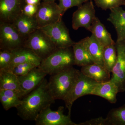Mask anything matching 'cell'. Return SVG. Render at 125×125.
Instances as JSON below:
<instances>
[{"mask_svg":"<svg viewBox=\"0 0 125 125\" xmlns=\"http://www.w3.org/2000/svg\"><path fill=\"white\" fill-rule=\"evenodd\" d=\"M47 84L45 78L38 87L23 98L20 105L16 108L18 115L23 120L36 121L43 109L55 103Z\"/></svg>","mask_w":125,"mask_h":125,"instance_id":"6da1fadb","label":"cell"},{"mask_svg":"<svg viewBox=\"0 0 125 125\" xmlns=\"http://www.w3.org/2000/svg\"><path fill=\"white\" fill-rule=\"evenodd\" d=\"M80 71L71 66L51 75L48 81L49 92L55 100L64 101L72 89Z\"/></svg>","mask_w":125,"mask_h":125,"instance_id":"7a4b0ae2","label":"cell"},{"mask_svg":"<svg viewBox=\"0 0 125 125\" xmlns=\"http://www.w3.org/2000/svg\"><path fill=\"white\" fill-rule=\"evenodd\" d=\"M75 65L72 47L57 48L48 57L42 61L38 66L50 75Z\"/></svg>","mask_w":125,"mask_h":125,"instance_id":"3957f363","label":"cell"},{"mask_svg":"<svg viewBox=\"0 0 125 125\" xmlns=\"http://www.w3.org/2000/svg\"><path fill=\"white\" fill-rule=\"evenodd\" d=\"M23 46L31 49L42 60L48 57L57 49L50 38L40 28L25 39Z\"/></svg>","mask_w":125,"mask_h":125,"instance_id":"277c9868","label":"cell"},{"mask_svg":"<svg viewBox=\"0 0 125 125\" xmlns=\"http://www.w3.org/2000/svg\"><path fill=\"white\" fill-rule=\"evenodd\" d=\"M98 83L85 76L80 71L71 90L64 100L66 107L69 111L68 114H71L72 107L75 101L81 97L91 94Z\"/></svg>","mask_w":125,"mask_h":125,"instance_id":"5b68a950","label":"cell"},{"mask_svg":"<svg viewBox=\"0 0 125 125\" xmlns=\"http://www.w3.org/2000/svg\"><path fill=\"white\" fill-rule=\"evenodd\" d=\"M64 14L55 1H43L38 6L34 18L40 28L62 20Z\"/></svg>","mask_w":125,"mask_h":125,"instance_id":"8992f818","label":"cell"},{"mask_svg":"<svg viewBox=\"0 0 125 125\" xmlns=\"http://www.w3.org/2000/svg\"><path fill=\"white\" fill-rule=\"evenodd\" d=\"M24 38L12 23L0 22V49L13 51L23 46Z\"/></svg>","mask_w":125,"mask_h":125,"instance_id":"52a82bcc","label":"cell"},{"mask_svg":"<svg viewBox=\"0 0 125 125\" xmlns=\"http://www.w3.org/2000/svg\"><path fill=\"white\" fill-rule=\"evenodd\" d=\"M40 28L50 38L57 48L70 47L74 43L62 20Z\"/></svg>","mask_w":125,"mask_h":125,"instance_id":"ba28073f","label":"cell"},{"mask_svg":"<svg viewBox=\"0 0 125 125\" xmlns=\"http://www.w3.org/2000/svg\"><path fill=\"white\" fill-rule=\"evenodd\" d=\"M51 106L43 109L35 121L36 125H78L72 121L71 114H64V107H58L56 111H52Z\"/></svg>","mask_w":125,"mask_h":125,"instance_id":"9c48e42d","label":"cell"},{"mask_svg":"<svg viewBox=\"0 0 125 125\" xmlns=\"http://www.w3.org/2000/svg\"><path fill=\"white\" fill-rule=\"evenodd\" d=\"M96 11L92 0H89L78 7L74 12L72 19V27L74 30L81 27L90 30L96 18Z\"/></svg>","mask_w":125,"mask_h":125,"instance_id":"30bf717a","label":"cell"},{"mask_svg":"<svg viewBox=\"0 0 125 125\" xmlns=\"http://www.w3.org/2000/svg\"><path fill=\"white\" fill-rule=\"evenodd\" d=\"M117 59L111 80L118 88L119 93L125 92V39L115 42Z\"/></svg>","mask_w":125,"mask_h":125,"instance_id":"8fae6325","label":"cell"},{"mask_svg":"<svg viewBox=\"0 0 125 125\" xmlns=\"http://www.w3.org/2000/svg\"><path fill=\"white\" fill-rule=\"evenodd\" d=\"M25 4V0H0V22L12 23Z\"/></svg>","mask_w":125,"mask_h":125,"instance_id":"7c38bea8","label":"cell"},{"mask_svg":"<svg viewBox=\"0 0 125 125\" xmlns=\"http://www.w3.org/2000/svg\"><path fill=\"white\" fill-rule=\"evenodd\" d=\"M47 75L46 72L39 67H37L25 75L18 76L25 95L38 87L45 79Z\"/></svg>","mask_w":125,"mask_h":125,"instance_id":"4fadbf2b","label":"cell"},{"mask_svg":"<svg viewBox=\"0 0 125 125\" xmlns=\"http://www.w3.org/2000/svg\"><path fill=\"white\" fill-rule=\"evenodd\" d=\"M12 23L25 39L39 28L34 17L28 16L22 13L16 18Z\"/></svg>","mask_w":125,"mask_h":125,"instance_id":"5bb4252c","label":"cell"},{"mask_svg":"<svg viewBox=\"0 0 125 125\" xmlns=\"http://www.w3.org/2000/svg\"><path fill=\"white\" fill-rule=\"evenodd\" d=\"M119 93L118 88L111 79L103 83H99L91 93V95L99 96L114 104L117 102V94Z\"/></svg>","mask_w":125,"mask_h":125,"instance_id":"9a60e30c","label":"cell"},{"mask_svg":"<svg viewBox=\"0 0 125 125\" xmlns=\"http://www.w3.org/2000/svg\"><path fill=\"white\" fill-rule=\"evenodd\" d=\"M0 90H13L22 98L25 95L18 76L11 71L6 70H0Z\"/></svg>","mask_w":125,"mask_h":125,"instance_id":"2e32d148","label":"cell"},{"mask_svg":"<svg viewBox=\"0 0 125 125\" xmlns=\"http://www.w3.org/2000/svg\"><path fill=\"white\" fill-rule=\"evenodd\" d=\"M13 58L9 70L16 65L25 62H31L39 66L42 60L31 49L23 46L20 48L12 51Z\"/></svg>","mask_w":125,"mask_h":125,"instance_id":"e0dca14e","label":"cell"},{"mask_svg":"<svg viewBox=\"0 0 125 125\" xmlns=\"http://www.w3.org/2000/svg\"><path fill=\"white\" fill-rule=\"evenodd\" d=\"M88 37L75 42L72 46L75 65L82 66L94 64L87 46Z\"/></svg>","mask_w":125,"mask_h":125,"instance_id":"ac0fdd59","label":"cell"},{"mask_svg":"<svg viewBox=\"0 0 125 125\" xmlns=\"http://www.w3.org/2000/svg\"><path fill=\"white\" fill-rule=\"evenodd\" d=\"M111 13L107 20L114 25L117 34L116 41L125 39V10L121 7L110 10Z\"/></svg>","mask_w":125,"mask_h":125,"instance_id":"d6986e66","label":"cell"},{"mask_svg":"<svg viewBox=\"0 0 125 125\" xmlns=\"http://www.w3.org/2000/svg\"><path fill=\"white\" fill-rule=\"evenodd\" d=\"M80 71L98 83H104L111 79V73L105 67L94 63L82 66Z\"/></svg>","mask_w":125,"mask_h":125,"instance_id":"ffe728a7","label":"cell"},{"mask_svg":"<svg viewBox=\"0 0 125 125\" xmlns=\"http://www.w3.org/2000/svg\"><path fill=\"white\" fill-rule=\"evenodd\" d=\"M89 31L104 47L115 42L112 39L111 34L98 17H96Z\"/></svg>","mask_w":125,"mask_h":125,"instance_id":"44dd1931","label":"cell"},{"mask_svg":"<svg viewBox=\"0 0 125 125\" xmlns=\"http://www.w3.org/2000/svg\"><path fill=\"white\" fill-rule=\"evenodd\" d=\"M87 46L94 63L104 67L103 60L104 47L93 34L90 37H88Z\"/></svg>","mask_w":125,"mask_h":125,"instance_id":"7402d4cb","label":"cell"},{"mask_svg":"<svg viewBox=\"0 0 125 125\" xmlns=\"http://www.w3.org/2000/svg\"><path fill=\"white\" fill-rule=\"evenodd\" d=\"M22 99L19 94L13 90H0V101L6 111L17 107L21 103Z\"/></svg>","mask_w":125,"mask_h":125,"instance_id":"603a6c76","label":"cell"},{"mask_svg":"<svg viewBox=\"0 0 125 125\" xmlns=\"http://www.w3.org/2000/svg\"><path fill=\"white\" fill-rule=\"evenodd\" d=\"M117 59V54L115 42L104 48L103 60L104 67L111 73L116 64Z\"/></svg>","mask_w":125,"mask_h":125,"instance_id":"cb8c5ba5","label":"cell"},{"mask_svg":"<svg viewBox=\"0 0 125 125\" xmlns=\"http://www.w3.org/2000/svg\"><path fill=\"white\" fill-rule=\"evenodd\" d=\"M106 118L108 125H125V104L111 109Z\"/></svg>","mask_w":125,"mask_h":125,"instance_id":"d4e9b609","label":"cell"},{"mask_svg":"<svg viewBox=\"0 0 125 125\" xmlns=\"http://www.w3.org/2000/svg\"><path fill=\"white\" fill-rule=\"evenodd\" d=\"M38 66L34 63L25 62L16 65L10 69L6 70L11 71L17 76H22L27 74L33 68Z\"/></svg>","mask_w":125,"mask_h":125,"instance_id":"484cf974","label":"cell"},{"mask_svg":"<svg viewBox=\"0 0 125 125\" xmlns=\"http://www.w3.org/2000/svg\"><path fill=\"white\" fill-rule=\"evenodd\" d=\"M95 4L104 10L125 6V0H94Z\"/></svg>","mask_w":125,"mask_h":125,"instance_id":"4316f807","label":"cell"},{"mask_svg":"<svg viewBox=\"0 0 125 125\" xmlns=\"http://www.w3.org/2000/svg\"><path fill=\"white\" fill-rule=\"evenodd\" d=\"M13 57L12 51L8 50H0V70L8 69L11 63Z\"/></svg>","mask_w":125,"mask_h":125,"instance_id":"83f0119b","label":"cell"},{"mask_svg":"<svg viewBox=\"0 0 125 125\" xmlns=\"http://www.w3.org/2000/svg\"><path fill=\"white\" fill-rule=\"evenodd\" d=\"M59 7L64 13L67 10L73 7H78L89 0H59Z\"/></svg>","mask_w":125,"mask_h":125,"instance_id":"f1b7e54d","label":"cell"},{"mask_svg":"<svg viewBox=\"0 0 125 125\" xmlns=\"http://www.w3.org/2000/svg\"><path fill=\"white\" fill-rule=\"evenodd\" d=\"M78 125H108L106 118L103 117H98L78 123Z\"/></svg>","mask_w":125,"mask_h":125,"instance_id":"f546056e","label":"cell"},{"mask_svg":"<svg viewBox=\"0 0 125 125\" xmlns=\"http://www.w3.org/2000/svg\"><path fill=\"white\" fill-rule=\"evenodd\" d=\"M38 7V5L25 4L23 7L22 13L28 16L34 17Z\"/></svg>","mask_w":125,"mask_h":125,"instance_id":"4dcf8cb0","label":"cell"},{"mask_svg":"<svg viewBox=\"0 0 125 125\" xmlns=\"http://www.w3.org/2000/svg\"><path fill=\"white\" fill-rule=\"evenodd\" d=\"M41 1V0H25L26 4L38 6L40 5Z\"/></svg>","mask_w":125,"mask_h":125,"instance_id":"1f68e13d","label":"cell"},{"mask_svg":"<svg viewBox=\"0 0 125 125\" xmlns=\"http://www.w3.org/2000/svg\"><path fill=\"white\" fill-rule=\"evenodd\" d=\"M56 0H43V1H55Z\"/></svg>","mask_w":125,"mask_h":125,"instance_id":"d6a6232c","label":"cell"}]
</instances>
